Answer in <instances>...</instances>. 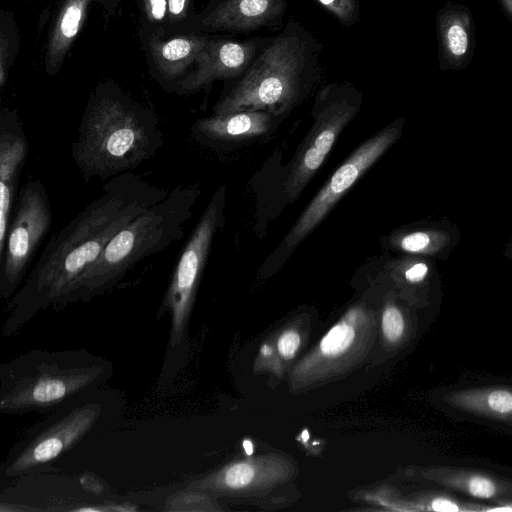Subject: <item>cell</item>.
Here are the masks:
<instances>
[{"label": "cell", "instance_id": "6da1fadb", "mask_svg": "<svg viewBox=\"0 0 512 512\" xmlns=\"http://www.w3.org/2000/svg\"><path fill=\"white\" fill-rule=\"evenodd\" d=\"M169 192L128 171L112 177L102 193L51 238L15 302L29 308L60 302L116 233Z\"/></svg>", "mask_w": 512, "mask_h": 512}, {"label": "cell", "instance_id": "7a4b0ae2", "mask_svg": "<svg viewBox=\"0 0 512 512\" xmlns=\"http://www.w3.org/2000/svg\"><path fill=\"white\" fill-rule=\"evenodd\" d=\"M322 45L301 23L289 19L266 39L246 72L214 107L213 115L265 111L282 116L298 105L320 77Z\"/></svg>", "mask_w": 512, "mask_h": 512}, {"label": "cell", "instance_id": "3957f363", "mask_svg": "<svg viewBox=\"0 0 512 512\" xmlns=\"http://www.w3.org/2000/svg\"><path fill=\"white\" fill-rule=\"evenodd\" d=\"M162 145L155 117L133 103L102 96L87 107L73 159L84 179H107L151 158Z\"/></svg>", "mask_w": 512, "mask_h": 512}, {"label": "cell", "instance_id": "277c9868", "mask_svg": "<svg viewBox=\"0 0 512 512\" xmlns=\"http://www.w3.org/2000/svg\"><path fill=\"white\" fill-rule=\"evenodd\" d=\"M200 195L198 184L180 185L123 227L60 302L86 300L120 280L138 262L180 240Z\"/></svg>", "mask_w": 512, "mask_h": 512}, {"label": "cell", "instance_id": "5b68a950", "mask_svg": "<svg viewBox=\"0 0 512 512\" xmlns=\"http://www.w3.org/2000/svg\"><path fill=\"white\" fill-rule=\"evenodd\" d=\"M362 93L351 83L322 87L312 107L313 124L294 154L284 195L294 202L318 171L342 130L358 113Z\"/></svg>", "mask_w": 512, "mask_h": 512}, {"label": "cell", "instance_id": "8992f818", "mask_svg": "<svg viewBox=\"0 0 512 512\" xmlns=\"http://www.w3.org/2000/svg\"><path fill=\"white\" fill-rule=\"evenodd\" d=\"M402 120L384 127L362 143L337 168L327 183L315 195L289 230L274 253L272 261L286 260L296 247L316 228L342 196L398 139Z\"/></svg>", "mask_w": 512, "mask_h": 512}, {"label": "cell", "instance_id": "52a82bcc", "mask_svg": "<svg viewBox=\"0 0 512 512\" xmlns=\"http://www.w3.org/2000/svg\"><path fill=\"white\" fill-rule=\"evenodd\" d=\"M225 199L226 187L221 186L213 194L176 263L165 299L166 307L172 312L174 345L182 336L212 240L223 220Z\"/></svg>", "mask_w": 512, "mask_h": 512}, {"label": "cell", "instance_id": "ba28073f", "mask_svg": "<svg viewBox=\"0 0 512 512\" xmlns=\"http://www.w3.org/2000/svg\"><path fill=\"white\" fill-rule=\"evenodd\" d=\"M51 221V207L43 184L39 180L28 181L20 189L0 260L2 295L9 296L20 283Z\"/></svg>", "mask_w": 512, "mask_h": 512}, {"label": "cell", "instance_id": "9c48e42d", "mask_svg": "<svg viewBox=\"0 0 512 512\" xmlns=\"http://www.w3.org/2000/svg\"><path fill=\"white\" fill-rule=\"evenodd\" d=\"M266 39H211L195 60L196 68L181 82L185 91H196L217 79L239 78L249 68Z\"/></svg>", "mask_w": 512, "mask_h": 512}, {"label": "cell", "instance_id": "30bf717a", "mask_svg": "<svg viewBox=\"0 0 512 512\" xmlns=\"http://www.w3.org/2000/svg\"><path fill=\"white\" fill-rule=\"evenodd\" d=\"M435 27L439 69L442 72L465 69L476 50V28L470 8L446 1L437 10Z\"/></svg>", "mask_w": 512, "mask_h": 512}, {"label": "cell", "instance_id": "8fae6325", "mask_svg": "<svg viewBox=\"0 0 512 512\" xmlns=\"http://www.w3.org/2000/svg\"><path fill=\"white\" fill-rule=\"evenodd\" d=\"M286 9L285 0H220L201 23L208 30L249 33L280 26Z\"/></svg>", "mask_w": 512, "mask_h": 512}, {"label": "cell", "instance_id": "7c38bea8", "mask_svg": "<svg viewBox=\"0 0 512 512\" xmlns=\"http://www.w3.org/2000/svg\"><path fill=\"white\" fill-rule=\"evenodd\" d=\"M98 411V405H89L61 419L26 448L11 465L9 472L25 471L59 456L88 431Z\"/></svg>", "mask_w": 512, "mask_h": 512}, {"label": "cell", "instance_id": "4fadbf2b", "mask_svg": "<svg viewBox=\"0 0 512 512\" xmlns=\"http://www.w3.org/2000/svg\"><path fill=\"white\" fill-rule=\"evenodd\" d=\"M27 155V140L16 119L2 114L0 128V260L4 253L15 189Z\"/></svg>", "mask_w": 512, "mask_h": 512}, {"label": "cell", "instance_id": "5bb4252c", "mask_svg": "<svg viewBox=\"0 0 512 512\" xmlns=\"http://www.w3.org/2000/svg\"><path fill=\"white\" fill-rule=\"evenodd\" d=\"M425 479L444 489L495 502L512 500V482L486 471L457 466H436L427 469Z\"/></svg>", "mask_w": 512, "mask_h": 512}, {"label": "cell", "instance_id": "9a60e30c", "mask_svg": "<svg viewBox=\"0 0 512 512\" xmlns=\"http://www.w3.org/2000/svg\"><path fill=\"white\" fill-rule=\"evenodd\" d=\"M275 116L265 111H242L226 115H213L199 119L193 132L201 139L232 142L266 134Z\"/></svg>", "mask_w": 512, "mask_h": 512}, {"label": "cell", "instance_id": "2e32d148", "mask_svg": "<svg viewBox=\"0 0 512 512\" xmlns=\"http://www.w3.org/2000/svg\"><path fill=\"white\" fill-rule=\"evenodd\" d=\"M444 401L451 407L477 417L512 424V387L480 386L448 392Z\"/></svg>", "mask_w": 512, "mask_h": 512}, {"label": "cell", "instance_id": "e0dca14e", "mask_svg": "<svg viewBox=\"0 0 512 512\" xmlns=\"http://www.w3.org/2000/svg\"><path fill=\"white\" fill-rule=\"evenodd\" d=\"M91 0H64L51 29L46 52V71L56 74L86 18Z\"/></svg>", "mask_w": 512, "mask_h": 512}, {"label": "cell", "instance_id": "ac0fdd59", "mask_svg": "<svg viewBox=\"0 0 512 512\" xmlns=\"http://www.w3.org/2000/svg\"><path fill=\"white\" fill-rule=\"evenodd\" d=\"M210 40L197 34L181 35L167 40L154 39L150 43V50L161 75L173 80L195 62Z\"/></svg>", "mask_w": 512, "mask_h": 512}, {"label": "cell", "instance_id": "d6986e66", "mask_svg": "<svg viewBox=\"0 0 512 512\" xmlns=\"http://www.w3.org/2000/svg\"><path fill=\"white\" fill-rule=\"evenodd\" d=\"M89 379L88 373H47L13 393L10 402L15 405L50 404L77 390Z\"/></svg>", "mask_w": 512, "mask_h": 512}, {"label": "cell", "instance_id": "ffe728a7", "mask_svg": "<svg viewBox=\"0 0 512 512\" xmlns=\"http://www.w3.org/2000/svg\"><path fill=\"white\" fill-rule=\"evenodd\" d=\"M439 244V236L427 231H414L391 239L395 248L414 254H427L435 251Z\"/></svg>", "mask_w": 512, "mask_h": 512}, {"label": "cell", "instance_id": "44dd1931", "mask_svg": "<svg viewBox=\"0 0 512 512\" xmlns=\"http://www.w3.org/2000/svg\"><path fill=\"white\" fill-rule=\"evenodd\" d=\"M421 509L439 512H474L487 511L489 506L477 502L459 499L448 493L431 494L423 503Z\"/></svg>", "mask_w": 512, "mask_h": 512}, {"label": "cell", "instance_id": "7402d4cb", "mask_svg": "<svg viewBox=\"0 0 512 512\" xmlns=\"http://www.w3.org/2000/svg\"><path fill=\"white\" fill-rule=\"evenodd\" d=\"M355 337L354 329L346 324L334 326L322 339L320 348L327 356H336L345 351Z\"/></svg>", "mask_w": 512, "mask_h": 512}, {"label": "cell", "instance_id": "603a6c76", "mask_svg": "<svg viewBox=\"0 0 512 512\" xmlns=\"http://www.w3.org/2000/svg\"><path fill=\"white\" fill-rule=\"evenodd\" d=\"M343 26L356 24L360 16L358 0H315Z\"/></svg>", "mask_w": 512, "mask_h": 512}, {"label": "cell", "instance_id": "cb8c5ba5", "mask_svg": "<svg viewBox=\"0 0 512 512\" xmlns=\"http://www.w3.org/2000/svg\"><path fill=\"white\" fill-rule=\"evenodd\" d=\"M384 335L390 342L398 341L404 333L405 321L401 311L395 306H388L382 317Z\"/></svg>", "mask_w": 512, "mask_h": 512}, {"label": "cell", "instance_id": "d4e9b609", "mask_svg": "<svg viewBox=\"0 0 512 512\" xmlns=\"http://www.w3.org/2000/svg\"><path fill=\"white\" fill-rule=\"evenodd\" d=\"M254 476L253 468L247 463H238L231 466L224 474L223 482L231 488H240L248 485Z\"/></svg>", "mask_w": 512, "mask_h": 512}, {"label": "cell", "instance_id": "484cf974", "mask_svg": "<svg viewBox=\"0 0 512 512\" xmlns=\"http://www.w3.org/2000/svg\"><path fill=\"white\" fill-rule=\"evenodd\" d=\"M300 345V337L295 331H286L278 340V350L285 358L294 356Z\"/></svg>", "mask_w": 512, "mask_h": 512}, {"label": "cell", "instance_id": "4316f807", "mask_svg": "<svg viewBox=\"0 0 512 512\" xmlns=\"http://www.w3.org/2000/svg\"><path fill=\"white\" fill-rule=\"evenodd\" d=\"M144 6L151 22H161L168 12L167 0H144Z\"/></svg>", "mask_w": 512, "mask_h": 512}, {"label": "cell", "instance_id": "83f0119b", "mask_svg": "<svg viewBox=\"0 0 512 512\" xmlns=\"http://www.w3.org/2000/svg\"><path fill=\"white\" fill-rule=\"evenodd\" d=\"M10 40L8 35H6L4 29L1 31L0 37V84L1 87H4L6 79H7V71L9 65V57L10 55Z\"/></svg>", "mask_w": 512, "mask_h": 512}, {"label": "cell", "instance_id": "f1b7e54d", "mask_svg": "<svg viewBox=\"0 0 512 512\" xmlns=\"http://www.w3.org/2000/svg\"><path fill=\"white\" fill-rule=\"evenodd\" d=\"M428 265L424 262H414L404 270V279L410 284L422 283L428 275Z\"/></svg>", "mask_w": 512, "mask_h": 512}, {"label": "cell", "instance_id": "f546056e", "mask_svg": "<svg viewBox=\"0 0 512 512\" xmlns=\"http://www.w3.org/2000/svg\"><path fill=\"white\" fill-rule=\"evenodd\" d=\"M168 15L173 22L180 21L186 17L191 0H167Z\"/></svg>", "mask_w": 512, "mask_h": 512}, {"label": "cell", "instance_id": "4dcf8cb0", "mask_svg": "<svg viewBox=\"0 0 512 512\" xmlns=\"http://www.w3.org/2000/svg\"><path fill=\"white\" fill-rule=\"evenodd\" d=\"M505 17L512 23V0H495Z\"/></svg>", "mask_w": 512, "mask_h": 512}, {"label": "cell", "instance_id": "1f68e13d", "mask_svg": "<svg viewBox=\"0 0 512 512\" xmlns=\"http://www.w3.org/2000/svg\"><path fill=\"white\" fill-rule=\"evenodd\" d=\"M488 511H512V500L499 502L496 506L489 507Z\"/></svg>", "mask_w": 512, "mask_h": 512}, {"label": "cell", "instance_id": "d6a6232c", "mask_svg": "<svg viewBox=\"0 0 512 512\" xmlns=\"http://www.w3.org/2000/svg\"><path fill=\"white\" fill-rule=\"evenodd\" d=\"M243 447L245 449V452L248 454V455H251L253 453V444L251 441L249 440H244L243 442Z\"/></svg>", "mask_w": 512, "mask_h": 512}, {"label": "cell", "instance_id": "836d02e7", "mask_svg": "<svg viewBox=\"0 0 512 512\" xmlns=\"http://www.w3.org/2000/svg\"><path fill=\"white\" fill-rule=\"evenodd\" d=\"M303 437H304L305 440H307V432L303 433Z\"/></svg>", "mask_w": 512, "mask_h": 512}]
</instances>
